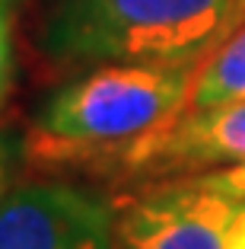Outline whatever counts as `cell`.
<instances>
[{
	"mask_svg": "<svg viewBox=\"0 0 245 249\" xmlns=\"http://www.w3.org/2000/svg\"><path fill=\"white\" fill-rule=\"evenodd\" d=\"M229 249H245V205L236 208V217L229 227Z\"/></svg>",
	"mask_w": 245,
	"mask_h": 249,
	"instance_id": "cell-10",
	"label": "cell"
},
{
	"mask_svg": "<svg viewBox=\"0 0 245 249\" xmlns=\"http://www.w3.org/2000/svg\"><path fill=\"white\" fill-rule=\"evenodd\" d=\"M10 3L0 0V112L7 106L10 87H13V36H10Z\"/></svg>",
	"mask_w": 245,
	"mask_h": 249,
	"instance_id": "cell-7",
	"label": "cell"
},
{
	"mask_svg": "<svg viewBox=\"0 0 245 249\" xmlns=\"http://www.w3.org/2000/svg\"><path fill=\"white\" fill-rule=\"evenodd\" d=\"M245 99V19L197 67L185 112Z\"/></svg>",
	"mask_w": 245,
	"mask_h": 249,
	"instance_id": "cell-6",
	"label": "cell"
},
{
	"mask_svg": "<svg viewBox=\"0 0 245 249\" xmlns=\"http://www.w3.org/2000/svg\"><path fill=\"white\" fill-rule=\"evenodd\" d=\"M245 163V99L191 109L118 150L99 176L128 185L201 176Z\"/></svg>",
	"mask_w": 245,
	"mask_h": 249,
	"instance_id": "cell-3",
	"label": "cell"
},
{
	"mask_svg": "<svg viewBox=\"0 0 245 249\" xmlns=\"http://www.w3.org/2000/svg\"><path fill=\"white\" fill-rule=\"evenodd\" d=\"M121 249H229L239 201L213 192L201 176L140 182L115 198Z\"/></svg>",
	"mask_w": 245,
	"mask_h": 249,
	"instance_id": "cell-5",
	"label": "cell"
},
{
	"mask_svg": "<svg viewBox=\"0 0 245 249\" xmlns=\"http://www.w3.org/2000/svg\"><path fill=\"white\" fill-rule=\"evenodd\" d=\"M201 64L89 67L45 99L22 154L51 173L99 176L118 150L185 112Z\"/></svg>",
	"mask_w": 245,
	"mask_h": 249,
	"instance_id": "cell-1",
	"label": "cell"
},
{
	"mask_svg": "<svg viewBox=\"0 0 245 249\" xmlns=\"http://www.w3.org/2000/svg\"><path fill=\"white\" fill-rule=\"evenodd\" d=\"M19 154H22L19 138L10 131H0V201L10 192V179H13V166L19 160Z\"/></svg>",
	"mask_w": 245,
	"mask_h": 249,
	"instance_id": "cell-9",
	"label": "cell"
},
{
	"mask_svg": "<svg viewBox=\"0 0 245 249\" xmlns=\"http://www.w3.org/2000/svg\"><path fill=\"white\" fill-rule=\"evenodd\" d=\"M0 249H121L118 205L73 179H35L0 201Z\"/></svg>",
	"mask_w": 245,
	"mask_h": 249,
	"instance_id": "cell-4",
	"label": "cell"
},
{
	"mask_svg": "<svg viewBox=\"0 0 245 249\" xmlns=\"http://www.w3.org/2000/svg\"><path fill=\"white\" fill-rule=\"evenodd\" d=\"M245 19V0H48L42 52L51 64H201Z\"/></svg>",
	"mask_w": 245,
	"mask_h": 249,
	"instance_id": "cell-2",
	"label": "cell"
},
{
	"mask_svg": "<svg viewBox=\"0 0 245 249\" xmlns=\"http://www.w3.org/2000/svg\"><path fill=\"white\" fill-rule=\"evenodd\" d=\"M201 182L210 185L213 192L232 198L239 205H245V163H236V166H223V169H210V173H201Z\"/></svg>",
	"mask_w": 245,
	"mask_h": 249,
	"instance_id": "cell-8",
	"label": "cell"
}]
</instances>
